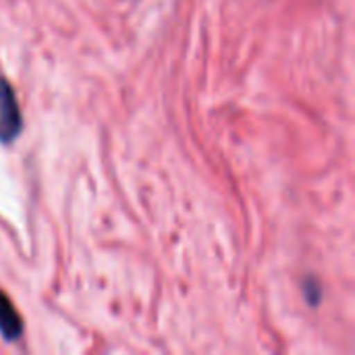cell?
<instances>
[{
    "label": "cell",
    "instance_id": "cell-3",
    "mask_svg": "<svg viewBox=\"0 0 355 355\" xmlns=\"http://www.w3.org/2000/svg\"><path fill=\"white\" fill-rule=\"evenodd\" d=\"M304 295H306V300H308L312 306H316V304L320 302V295H322L320 285H318L314 279H308V281L304 283Z\"/></svg>",
    "mask_w": 355,
    "mask_h": 355
},
{
    "label": "cell",
    "instance_id": "cell-2",
    "mask_svg": "<svg viewBox=\"0 0 355 355\" xmlns=\"http://www.w3.org/2000/svg\"><path fill=\"white\" fill-rule=\"evenodd\" d=\"M23 333V320L12 302L0 291V335L8 341H17Z\"/></svg>",
    "mask_w": 355,
    "mask_h": 355
},
{
    "label": "cell",
    "instance_id": "cell-1",
    "mask_svg": "<svg viewBox=\"0 0 355 355\" xmlns=\"http://www.w3.org/2000/svg\"><path fill=\"white\" fill-rule=\"evenodd\" d=\"M23 127L21 110L15 92L6 79H0V141L10 144Z\"/></svg>",
    "mask_w": 355,
    "mask_h": 355
}]
</instances>
